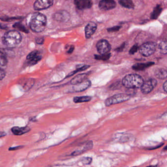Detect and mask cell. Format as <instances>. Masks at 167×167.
Returning <instances> with one entry per match:
<instances>
[{
	"instance_id": "d4e9b609",
	"label": "cell",
	"mask_w": 167,
	"mask_h": 167,
	"mask_svg": "<svg viewBox=\"0 0 167 167\" xmlns=\"http://www.w3.org/2000/svg\"><path fill=\"white\" fill-rule=\"evenodd\" d=\"M158 50L161 53H167V42H162L160 43L158 46Z\"/></svg>"
},
{
	"instance_id": "f1b7e54d",
	"label": "cell",
	"mask_w": 167,
	"mask_h": 167,
	"mask_svg": "<svg viewBox=\"0 0 167 167\" xmlns=\"http://www.w3.org/2000/svg\"><path fill=\"white\" fill-rule=\"evenodd\" d=\"M39 54V52L37 51H33L31 52L30 53V54L27 56L26 57V59L28 60H30L32 59L34 57H36V56H37Z\"/></svg>"
},
{
	"instance_id": "1f68e13d",
	"label": "cell",
	"mask_w": 167,
	"mask_h": 167,
	"mask_svg": "<svg viewBox=\"0 0 167 167\" xmlns=\"http://www.w3.org/2000/svg\"><path fill=\"white\" fill-rule=\"evenodd\" d=\"M5 76H6V73L2 68L0 67V80L3 79L5 77Z\"/></svg>"
},
{
	"instance_id": "d6986e66",
	"label": "cell",
	"mask_w": 167,
	"mask_h": 167,
	"mask_svg": "<svg viewBox=\"0 0 167 167\" xmlns=\"http://www.w3.org/2000/svg\"><path fill=\"white\" fill-rule=\"evenodd\" d=\"M119 3L122 7L127 8H133L134 5L132 0H120Z\"/></svg>"
},
{
	"instance_id": "5bb4252c",
	"label": "cell",
	"mask_w": 167,
	"mask_h": 167,
	"mask_svg": "<svg viewBox=\"0 0 167 167\" xmlns=\"http://www.w3.org/2000/svg\"><path fill=\"white\" fill-rule=\"evenodd\" d=\"M30 131V129L29 127H14L11 129L12 133L15 135H21L25 134Z\"/></svg>"
},
{
	"instance_id": "4fadbf2b",
	"label": "cell",
	"mask_w": 167,
	"mask_h": 167,
	"mask_svg": "<svg viewBox=\"0 0 167 167\" xmlns=\"http://www.w3.org/2000/svg\"><path fill=\"white\" fill-rule=\"evenodd\" d=\"M97 30V24L94 22H90L86 25L85 28V35L87 39L91 37Z\"/></svg>"
},
{
	"instance_id": "4dcf8cb0",
	"label": "cell",
	"mask_w": 167,
	"mask_h": 167,
	"mask_svg": "<svg viewBox=\"0 0 167 167\" xmlns=\"http://www.w3.org/2000/svg\"><path fill=\"white\" fill-rule=\"evenodd\" d=\"M139 47L138 46L135 45L133 46L131 48V50L129 51V53H130V54H134L135 52L137 51Z\"/></svg>"
},
{
	"instance_id": "6da1fadb",
	"label": "cell",
	"mask_w": 167,
	"mask_h": 167,
	"mask_svg": "<svg viewBox=\"0 0 167 167\" xmlns=\"http://www.w3.org/2000/svg\"><path fill=\"white\" fill-rule=\"evenodd\" d=\"M46 22L45 15L39 12H36L31 17L29 25L33 31L38 33L42 32L45 29Z\"/></svg>"
},
{
	"instance_id": "2e32d148",
	"label": "cell",
	"mask_w": 167,
	"mask_h": 167,
	"mask_svg": "<svg viewBox=\"0 0 167 167\" xmlns=\"http://www.w3.org/2000/svg\"><path fill=\"white\" fill-rule=\"evenodd\" d=\"M87 77H88L87 73L80 74L73 78L70 81V83L73 85H77L78 84L81 83L87 80L86 79H87Z\"/></svg>"
},
{
	"instance_id": "cb8c5ba5",
	"label": "cell",
	"mask_w": 167,
	"mask_h": 167,
	"mask_svg": "<svg viewBox=\"0 0 167 167\" xmlns=\"http://www.w3.org/2000/svg\"><path fill=\"white\" fill-rule=\"evenodd\" d=\"M110 53L103 54V55H94V58L97 60L107 61L111 57Z\"/></svg>"
},
{
	"instance_id": "9a60e30c",
	"label": "cell",
	"mask_w": 167,
	"mask_h": 167,
	"mask_svg": "<svg viewBox=\"0 0 167 167\" xmlns=\"http://www.w3.org/2000/svg\"><path fill=\"white\" fill-rule=\"evenodd\" d=\"M53 18L57 21L65 22V21H67L69 20L70 15H69L68 13L66 12V11H60V12L55 13V14L54 15Z\"/></svg>"
},
{
	"instance_id": "ba28073f",
	"label": "cell",
	"mask_w": 167,
	"mask_h": 167,
	"mask_svg": "<svg viewBox=\"0 0 167 167\" xmlns=\"http://www.w3.org/2000/svg\"><path fill=\"white\" fill-rule=\"evenodd\" d=\"M53 0H36L34 3V8L36 10H42L52 6Z\"/></svg>"
},
{
	"instance_id": "e575fe53",
	"label": "cell",
	"mask_w": 167,
	"mask_h": 167,
	"mask_svg": "<svg viewBox=\"0 0 167 167\" xmlns=\"http://www.w3.org/2000/svg\"><path fill=\"white\" fill-rule=\"evenodd\" d=\"M44 41H45V40L44 38H38L36 40L37 44H39V45H42L44 44Z\"/></svg>"
},
{
	"instance_id": "f35d334b",
	"label": "cell",
	"mask_w": 167,
	"mask_h": 167,
	"mask_svg": "<svg viewBox=\"0 0 167 167\" xmlns=\"http://www.w3.org/2000/svg\"><path fill=\"white\" fill-rule=\"evenodd\" d=\"M165 150H167V146L165 148Z\"/></svg>"
},
{
	"instance_id": "f546056e",
	"label": "cell",
	"mask_w": 167,
	"mask_h": 167,
	"mask_svg": "<svg viewBox=\"0 0 167 167\" xmlns=\"http://www.w3.org/2000/svg\"><path fill=\"white\" fill-rule=\"evenodd\" d=\"M120 28H121V26H113L112 28L107 29V31L109 32H116L120 30Z\"/></svg>"
},
{
	"instance_id": "9c48e42d",
	"label": "cell",
	"mask_w": 167,
	"mask_h": 167,
	"mask_svg": "<svg viewBox=\"0 0 167 167\" xmlns=\"http://www.w3.org/2000/svg\"><path fill=\"white\" fill-rule=\"evenodd\" d=\"M116 3L114 0H101L99 3V7L101 9L109 10L114 8Z\"/></svg>"
},
{
	"instance_id": "7c38bea8",
	"label": "cell",
	"mask_w": 167,
	"mask_h": 167,
	"mask_svg": "<svg viewBox=\"0 0 167 167\" xmlns=\"http://www.w3.org/2000/svg\"><path fill=\"white\" fill-rule=\"evenodd\" d=\"M91 82L87 80L81 83L74 85L73 88V91L76 92H82L88 89V88H89V87L91 86Z\"/></svg>"
},
{
	"instance_id": "d590c367",
	"label": "cell",
	"mask_w": 167,
	"mask_h": 167,
	"mask_svg": "<svg viewBox=\"0 0 167 167\" xmlns=\"http://www.w3.org/2000/svg\"><path fill=\"white\" fill-rule=\"evenodd\" d=\"M74 50V46L73 45L69 47V50L67 51V53L68 54H72Z\"/></svg>"
},
{
	"instance_id": "277c9868",
	"label": "cell",
	"mask_w": 167,
	"mask_h": 167,
	"mask_svg": "<svg viewBox=\"0 0 167 167\" xmlns=\"http://www.w3.org/2000/svg\"><path fill=\"white\" fill-rule=\"evenodd\" d=\"M130 96L125 94H119L114 95L112 96L107 98L105 101V104L107 107H110V105L117 104L124 102L130 99Z\"/></svg>"
},
{
	"instance_id": "ffe728a7",
	"label": "cell",
	"mask_w": 167,
	"mask_h": 167,
	"mask_svg": "<svg viewBox=\"0 0 167 167\" xmlns=\"http://www.w3.org/2000/svg\"><path fill=\"white\" fill-rule=\"evenodd\" d=\"M162 11V8L160 5L156 6L151 15V18L153 19H156L159 17Z\"/></svg>"
},
{
	"instance_id": "8fae6325",
	"label": "cell",
	"mask_w": 167,
	"mask_h": 167,
	"mask_svg": "<svg viewBox=\"0 0 167 167\" xmlns=\"http://www.w3.org/2000/svg\"><path fill=\"white\" fill-rule=\"evenodd\" d=\"M74 4L77 8L83 10L91 8L92 2L91 0H74Z\"/></svg>"
},
{
	"instance_id": "44dd1931",
	"label": "cell",
	"mask_w": 167,
	"mask_h": 167,
	"mask_svg": "<svg viewBox=\"0 0 167 167\" xmlns=\"http://www.w3.org/2000/svg\"><path fill=\"white\" fill-rule=\"evenodd\" d=\"M153 65L152 63L147 64H136L132 66V69L135 70H142Z\"/></svg>"
},
{
	"instance_id": "5b68a950",
	"label": "cell",
	"mask_w": 167,
	"mask_h": 167,
	"mask_svg": "<svg viewBox=\"0 0 167 167\" xmlns=\"http://www.w3.org/2000/svg\"><path fill=\"white\" fill-rule=\"evenodd\" d=\"M156 44L154 42H147L143 44L139 48L140 53L144 56H149L154 54L156 50Z\"/></svg>"
},
{
	"instance_id": "8d00e7d4",
	"label": "cell",
	"mask_w": 167,
	"mask_h": 167,
	"mask_svg": "<svg viewBox=\"0 0 167 167\" xmlns=\"http://www.w3.org/2000/svg\"><path fill=\"white\" fill-rule=\"evenodd\" d=\"M163 89L167 93V80L164 83V85H163Z\"/></svg>"
},
{
	"instance_id": "52a82bcc",
	"label": "cell",
	"mask_w": 167,
	"mask_h": 167,
	"mask_svg": "<svg viewBox=\"0 0 167 167\" xmlns=\"http://www.w3.org/2000/svg\"><path fill=\"white\" fill-rule=\"evenodd\" d=\"M157 81L154 79H149L144 82L143 85L141 87V91L144 94H149L156 86Z\"/></svg>"
},
{
	"instance_id": "7a4b0ae2",
	"label": "cell",
	"mask_w": 167,
	"mask_h": 167,
	"mask_svg": "<svg viewBox=\"0 0 167 167\" xmlns=\"http://www.w3.org/2000/svg\"><path fill=\"white\" fill-rule=\"evenodd\" d=\"M22 37L21 34L16 30L9 31L5 33L3 37V43L9 47H14L18 45Z\"/></svg>"
},
{
	"instance_id": "30bf717a",
	"label": "cell",
	"mask_w": 167,
	"mask_h": 167,
	"mask_svg": "<svg viewBox=\"0 0 167 167\" xmlns=\"http://www.w3.org/2000/svg\"><path fill=\"white\" fill-rule=\"evenodd\" d=\"M93 147H94L93 142L92 141H89L86 144H84L81 148H79L76 151H74L71 154V155L72 156H77V155H80L87 151H89L90 149H92Z\"/></svg>"
},
{
	"instance_id": "83f0119b",
	"label": "cell",
	"mask_w": 167,
	"mask_h": 167,
	"mask_svg": "<svg viewBox=\"0 0 167 167\" xmlns=\"http://www.w3.org/2000/svg\"><path fill=\"white\" fill-rule=\"evenodd\" d=\"M81 162L84 165H89L92 162V159L91 157H82L80 159Z\"/></svg>"
},
{
	"instance_id": "ac0fdd59",
	"label": "cell",
	"mask_w": 167,
	"mask_h": 167,
	"mask_svg": "<svg viewBox=\"0 0 167 167\" xmlns=\"http://www.w3.org/2000/svg\"><path fill=\"white\" fill-rule=\"evenodd\" d=\"M155 76L158 79H164L167 78V71L164 68H158L155 70Z\"/></svg>"
},
{
	"instance_id": "e0dca14e",
	"label": "cell",
	"mask_w": 167,
	"mask_h": 167,
	"mask_svg": "<svg viewBox=\"0 0 167 167\" xmlns=\"http://www.w3.org/2000/svg\"><path fill=\"white\" fill-rule=\"evenodd\" d=\"M91 100V97L89 96H83L74 97L73 101L75 103L88 102Z\"/></svg>"
},
{
	"instance_id": "3957f363",
	"label": "cell",
	"mask_w": 167,
	"mask_h": 167,
	"mask_svg": "<svg viewBox=\"0 0 167 167\" xmlns=\"http://www.w3.org/2000/svg\"><path fill=\"white\" fill-rule=\"evenodd\" d=\"M122 83L123 86L128 89H138L141 87L144 81L139 75L130 74L123 78Z\"/></svg>"
},
{
	"instance_id": "74e56055",
	"label": "cell",
	"mask_w": 167,
	"mask_h": 167,
	"mask_svg": "<svg viewBox=\"0 0 167 167\" xmlns=\"http://www.w3.org/2000/svg\"><path fill=\"white\" fill-rule=\"evenodd\" d=\"M6 133L4 132H0V138L4 137V136H6Z\"/></svg>"
},
{
	"instance_id": "836d02e7",
	"label": "cell",
	"mask_w": 167,
	"mask_h": 167,
	"mask_svg": "<svg viewBox=\"0 0 167 167\" xmlns=\"http://www.w3.org/2000/svg\"><path fill=\"white\" fill-rule=\"evenodd\" d=\"M125 43H123V44H122V45L120 46L119 47H117V48H116L115 51L117 52H121L123 51L124 48L125 46Z\"/></svg>"
},
{
	"instance_id": "603a6c76",
	"label": "cell",
	"mask_w": 167,
	"mask_h": 167,
	"mask_svg": "<svg viewBox=\"0 0 167 167\" xmlns=\"http://www.w3.org/2000/svg\"><path fill=\"white\" fill-rule=\"evenodd\" d=\"M8 64V60L6 55L2 52L0 51V67H5Z\"/></svg>"
},
{
	"instance_id": "7402d4cb",
	"label": "cell",
	"mask_w": 167,
	"mask_h": 167,
	"mask_svg": "<svg viewBox=\"0 0 167 167\" xmlns=\"http://www.w3.org/2000/svg\"><path fill=\"white\" fill-rule=\"evenodd\" d=\"M89 67H90V66H89V65H84V66H82V67H78L76 70H74V71H73L72 73H70L68 74L67 76H66V78L73 76V75L76 74V73H78V72L84 71V70H86V69L89 68Z\"/></svg>"
},
{
	"instance_id": "4316f807",
	"label": "cell",
	"mask_w": 167,
	"mask_h": 167,
	"mask_svg": "<svg viewBox=\"0 0 167 167\" xmlns=\"http://www.w3.org/2000/svg\"><path fill=\"white\" fill-rule=\"evenodd\" d=\"M13 26H14V28H16V29H18V30L22 31L25 32V33H28L29 32L28 30L23 24H21L18 23L15 24L14 25H13Z\"/></svg>"
},
{
	"instance_id": "484cf974",
	"label": "cell",
	"mask_w": 167,
	"mask_h": 167,
	"mask_svg": "<svg viewBox=\"0 0 167 167\" xmlns=\"http://www.w3.org/2000/svg\"><path fill=\"white\" fill-rule=\"evenodd\" d=\"M42 59V57L40 55H38L37 56H36V57L33 58L32 59L30 60H29V64H30L31 66L32 65H34L35 64H36L38 62L40 61Z\"/></svg>"
},
{
	"instance_id": "8992f818",
	"label": "cell",
	"mask_w": 167,
	"mask_h": 167,
	"mask_svg": "<svg viewBox=\"0 0 167 167\" xmlns=\"http://www.w3.org/2000/svg\"><path fill=\"white\" fill-rule=\"evenodd\" d=\"M97 50L100 55L109 53L111 49V46L106 40H101L96 44Z\"/></svg>"
},
{
	"instance_id": "d6a6232c",
	"label": "cell",
	"mask_w": 167,
	"mask_h": 167,
	"mask_svg": "<svg viewBox=\"0 0 167 167\" xmlns=\"http://www.w3.org/2000/svg\"><path fill=\"white\" fill-rule=\"evenodd\" d=\"M24 147V146H19L14 147H10L8 150L9 151H16L18 149H21Z\"/></svg>"
}]
</instances>
